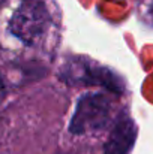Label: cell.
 <instances>
[{
    "mask_svg": "<svg viewBox=\"0 0 153 154\" xmlns=\"http://www.w3.org/2000/svg\"><path fill=\"white\" fill-rule=\"evenodd\" d=\"M48 11L39 0H23L9 20V32L26 45L35 44L47 30Z\"/></svg>",
    "mask_w": 153,
    "mask_h": 154,
    "instance_id": "1",
    "label": "cell"
},
{
    "mask_svg": "<svg viewBox=\"0 0 153 154\" xmlns=\"http://www.w3.org/2000/svg\"><path fill=\"white\" fill-rule=\"evenodd\" d=\"M111 112L113 105L107 96L98 93L84 94L75 108L69 130L80 135L104 129L111 120Z\"/></svg>",
    "mask_w": 153,
    "mask_h": 154,
    "instance_id": "2",
    "label": "cell"
},
{
    "mask_svg": "<svg viewBox=\"0 0 153 154\" xmlns=\"http://www.w3.org/2000/svg\"><path fill=\"white\" fill-rule=\"evenodd\" d=\"M3 88V82H2V79H0V90Z\"/></svg>",
    "mask_w": 153,
    "mask_h": 154,
    "instance_id": "5",
    "label": "cell"
},
{
    "mask_svg": "<svg viewBox=\"0 0 153 154\" xmlns=\"http://www.w3.org/2000/svg\"><path fill=\"white\" fill-rule=\"evenodd\" d=\"M135 138H137L135 123L129 117H122L116 123L105 144L104 154H128L135 142Z\"/></svg>",
    "mask_w": 153,
    "mask_h": 154,
    "instance_id": "3",
    "label": "cell"
},
{
    "mask_svg": "<svg viewBox=\"0 0 153 154\" xmlns=\"http://www.w3.org/2000/svg\"><path fill=\"white\" fill-rule=\"evenodd\" d=\"M149 14H150V17H152V20H153V0H152V3H150V11H149Z\"/></svg>",
    "mask_w": 153,
    "mask_h": 154,
    "instance_id": "4",
    "label": "cell"
}]
</instances>
